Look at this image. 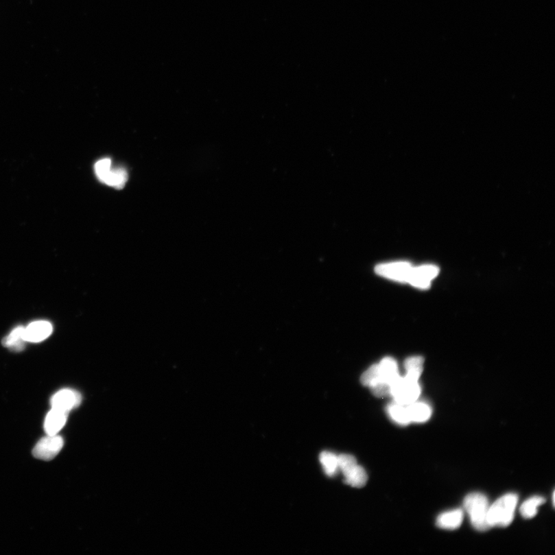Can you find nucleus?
<instances>
[{
	"label": "nucleus",
	"mask_w": 555,
	"mask_h": 555,
	"mask_svg": "<svg viewBox=\"0 0 555 555\" xmlns=\"http://www.w3.org/2000/svg\"><path fill=\"white\" fill-rule=\"evenodd\" d=\"M464 507L470 516L472 526L477 531L485 532L491 528L488 520L490 506L485 495L479 493L467 495L464 499Z\"/></svg>",
	"instance_id": "1"
},
{
	"label": "nucleus",
	"mask_w": 555,
	"mask_h": 555,
	"mask_svg": "<svg viewBox=\"0 0 555 555\" xmlns=\"http://www.w3.org/2000/svg\"><path fill=\"white\" fill-rule=\"evenodd\" d=\"M519 497L510 494L499 498L488 510V520L491 528H505L510 525L515 517Z\"/></svg>",
	"instance_id": "2"
},
{
	"label": "nucleus",
	"mask_w": 555,
	"mask_h": 555,
	"mask_svg": "<svg viewBox=\"0 0 555 555\" xmlns=\"http://www.w3.org/2000/svg\"><path fill=\"white\" fill-rule=\"evenodd\" d=\"M95 171L97 178L108 186L116 189H122L126 186L128 174L124 168H112V161L109 158H104L97 162Z\"/></svg>",
	"instance_id": "3"
},
{
	"label": "nucleus",
	"mask_w": 555,
	"mask_h": 555,
	"mask_svg": "<svg viewBox=\"0 0 555 555\" xmlns=\"http://www.w3.org/2000/svg\"><path fill=\"white\" fill-rule=\"evenodd\" d=\"M421 388L419 383L407 377H399L391 386V397L395 402L410 405L418 401Z\"/></svg>",
	"instance_id": "4"
},
{
	"label": "nucleus",
	"mask_w": 555,
	"mask_h": 555,
	"mask_svg": "<svg viewBox=\"0 0 555 555\" xmlns=\"http://www.w3.org/2000/svg\"><path fill=\"white\" fill-rule=\"evenodd\" d=\"M64 439L59 435H47L34 448V456L42 460H51L58 456L64 447Z\"/></svg>",
	"instance_id": "5"
},
{
	"label": "nucleus",
	"mask_w": 555,
	"mask_h": 555,
	"mask_svg": "<svg viewBox=\"0 0 555 555\" xmlns=\"http://www.w3.org/2000/svg\"><path fill=\"white\" fill-rule=\"evenodd\" d=\"M413 266L407 261H398L379 265L376 267V272L379 276L397 281L401 283H408Z\"/></svg>",
	"instance_id": "6"
},
{
	"label": "nucleus",
	"mask_w": 555,
	"mask_h": 555,
	"mask_svg": "<svg viewBox=\"0 0 555 555\" xmlns=\"http://www.w3.org/2000/svg\"><path fill=\"white\" fill-rule=\"evenodd\" d=\"M82 401L78 392L73 390H62L51 399L52 408L69 414L70 411L80 406Z\"/></svg>",
	"instance_id": "7"
},
{
	"label": "nucleus",
	"mask_w": 555,
	"mask_h": 555,
	"mask_svg": "<svg viewBox=\"0 0 555 555\" xmlns=\"http://www.w3.org/2000/svg\"><path fill=\"white\" fill-rule=\"evenodd\" d=\"M439 274L438 267L432 265L413 268L408 283L416 288L428 289L432 281Z\"/></svg>",
	"instance_id": "8"
},
{
	"label": "nucleus",
	"mask_w": 555,
	"mask_h": 555,
	"mask_svg": "<svg viewBox=\"0 0 555 555\" xmlns=\"http://www.w3.org/2000/svg\"><path fill=\"white\" fill-rule=\"evenodd\" d=\"M52 331L51 323L46 321L34 322L25 329L24 339L31 342H39L47 339Z\"/></svg>",
	"instance_id": "9"
},
{
	"label": "nucleus",
	"mask_w": 555,
	"mask_h": 555,
	"mask_svg": "<svg viewBox=\"0 0 555 555\" xmlns=\"http://www.w3.org/2000/svg\"><path fill=\"white\" fill-rule=\"evenodd\" d=\"M68 413L52 408L47 414L45 422V429L47 435H57L65 426Z\"/></svg>",
	"instance_id": "10"
},
{
	"label": "nucleus",
	"mask_w": 555,
	"mask_h": 555,
	"mask_svg": "<svg viewBox=\"0 0 555 555\" xmlns=\"http://www.w3.org/2000/svg\"><path fill=\"white\" fill-rule=\"evenodd\" d=\"M381 382L392 386L400 377L397 362L390 357L383 359L378 364Z\"/></svg>",
	"instance_id": "11"
},
{
	"label": "nucleus",
	"mask_w": 555,
	"mask_h": 555,
	"mask_svg": "<svg viewBox=\"0 0 555 555\" xmlns=\"http://www.w3.org/2000/svg\"><path fill=\"white\" fill-rule=\"evenodd\" d=\"M463 521V510H453L440 515L436 520V526L441 529L456 530L462 525Z\"/></svg>",
	"instance_id": "12"
},
{
	"label": "nucleus",
	"mask_w": 555,
	"mask_h": 555,
	"mask_svg": "<svg viewBox=\"0 0 555 555\" xmlns=\"http://www.w3.org/2000/svg\"><path fill=\"white\" fill-rule=\"evenodd\" d=\"M410 422L425 423L432 415V410L426 403L416 401L408 405Z\"/></svg>",
	"instance_id": "13"
},
{
	"label": "nucleus",
	"mask_w": 555,
	"mask_h": 555,
	"mask_svg": "<svg viewBox=\"0 0 555 555\" xmlns=\"http://www.w3.org/2000/svg\"><path fill=\"white\" fill-rule=\"evenodd\" d=\"M344 476L345 483L353 486V488H363L368 481L366 471L364 467L358 465V464L344 473Z\"/></svg>",
	"instance_id": "14"
},
{
	"label": "nucleus",
	"mask_w": 555,
	"mask_h": 555,
	"mask_svg": "<svg viewBox=\"0 0 555 555\" xmlns=\"http://www.w3.org/2000/svg\"><path fill=\"white\" fill-rule=\"evenodd\" d=\"M388 413L391 419L399 424V425L406 426L411 423L408 406H406V405L398 403L394 401V403L389 405Z\"/></svg>",
	"instance_id": "15"
},
{
	"label": "nucleus",
	"mask_w": 555,
	"mask_h": 555,
	"mask_svg": "<svg viewBox=\"0 0 555 555\" xmlns=\"http://www.w3.org/2000/svg\"><path fill=\"white\" fill-rule=\"evenodd\" d=\"M320 463L324 472L329 477H334L339 471L338 456L333 453L324 451L320 454Z\"/></svg>",
	"instance_id": "16"
},
{
	"label": "nucleus",
	"mask_w": 555,
	"mask_h": 555,
	"mask_svg": "<svg viewBox=\"0 0 555 555\" xmlns=\"http://www.w3.org/2000/svg\"><path fill=\"white\" fill-rule=\"evenodd\" d=\"M25 328L20 327L16 328L8 336L3 340V344L5 346H8L15 351H21L24 349L25 340L24 339Z\"/></svg>",
	"instance_id": "17"
},
{
	"label": "nucleus",
	"mask_w": 555,
	"mask_h": 555,
	"mask_svg": "<svg viewBox=\"0 0 555 555\" xmlns=\"http://www.w3.org/2000/svg\"><path fill=\"white\" fill-rule=\"evenodd\" d=\"M424 360L421 357H413L408 359L405 362V370L406 376L411 379L419 380L423 370Z\"/></svg>",
	"instance_id": "18"
},
{
	"label": "nucleus",
	"mask_w": 555,
	"mask_h": 555,
	"mask_svg": "<svg viewBox=\"0 0 555 555\" xmlns=\"http://www.w3.org/2000/svg\"><path fill=\"white\" fill-rule=\"evenodd\" d=\"M545 503V499L541 497H534L528 499L521 505L520 512L527 519H533L538 514V508Z\"/></svg>",
	"instance_id": "19"
},
{
	"label": "nucleus",
	"mask_w": 555,
	"mask_h": 555,
	"mask_svg": "<svg viewBox=\"0 0 555 555\" xmlns=\"http://www.w3.org/2000/svg\"><path fill=\"white\" fill-rule=\"evenodd\" d=\"M360 381L362 384L369 386V388H372L373 386L379 383H383L381 382V379H380L378 364L370 367L369 369L362 375Z\"/></svg>",
	"instance_id": "20"
},
{
	"label": "nucleus",
	"mask_w": 555,
	"mask_h": 555,
	"mask_svg": "<svg viewBox=\"0 0 555 555\" xmlns=\"http://www.w3.org/2000/svg\"><path fill=\"white\" fill-rule=\"evenodd\" d=\"M374 395L377 397H385L391 395V386L385 383H379L370 388Z\"/></svg>",
	"instance_id": "21"
}]
</instances>
